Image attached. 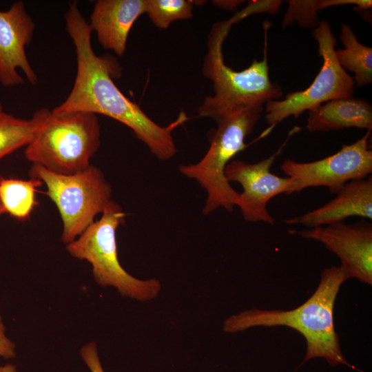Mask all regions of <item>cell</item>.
I'll use <instances>...</instances> for the list:
<instances>
[{"label": "cell", "mask_w": 372, "mask_h": 372, "mask_svg": "<svg viewBox=\"0 0 372 372\" xmlns=\"http://www.w3.org/2000/svg\"><path fill=\"white\" fill-rule=\"evenodd\" d=\"M64 18L75 47L77 70L70 93L52 113L83 112L107 116L130 128L158 160L172 158L177 149L172 131L178 123L161 126L121 92L112 79L121 74L119 65L112 58L95 54L91 42L93 31L76 1L69 4Z\"/></svg>", "instance_id": "obj_1"}, {"label": "cell", "mask_w": 372, "mask_h": 372, "mask_svg": "<svg viewBox=\"0 0 372 372\" xmlns=\"http://www.w3.org/2000/svg\"><path fill=\"white\" fill-rule=\"evenodd\" d=\"M351 276L344 265L324 269L312 296L291 310L252 309L225 320L223 331L236 333L255 327L285 326L292 328L306 340L302 363L317 358L333 366L343 364L353 368L343 355L333 322V307L340 287Z\"/></svg>", "instance_id": "obj_2"}, {"label": "cell", "mask_w": 372, "mask_h": 372, "mask_svg": "<svg viewBox=\"0 0 372 372\" xmlns=\"http://www.w3.org/2000/svg\"><path fill=\"white\" fill-rule=\"evenodd\" d=\"M235 21L230 19L213 25L207 38L203 74L212 83L213 95L205 98L198 110V116L216 122L235 112L263 107L264 104L282 96L280 85L271 81L265 39L263 59L254 60L246 69L237 71L227 65L222 51L223 43Z\"/></svg>", "instance_id": "obj_3"}, {"label": "cell", "mask_w": 372, "mask_h": 372, "mask_svg": "<svg viewBox=\"0 0 372 372\" xmlns=\"http://www.w3.org/2000/svg\"><path fill=\"white\" fill-rule=\"evenodd\" d=\"M96 115L74 112L54 114L47 109L43 121L25 149V158L60 174H73L90 166L100 145Z\"/></svg>", "instance_id": "obj_4"}, {"label": "cell", "mask_w": 372, "mask_h": 372, "mask_svg": "<svg viewBox=\"0 0 372 372\" xmlns=\"http://www.w3.org/2000/svg\"><path fill=\"white\" fill-rule=\"evenodd\" d=\"M263 107L241 110L216 121L217 128L205 156L197 163L180 165V172L194 180L204 189L207 196L203 214L208 215L223 207L231 212L239 197L225 177L226 166L247 145L245 138L252 133Z\"/></svg>", "instance_id": "obj_5"}, {"label": "cell", "mask_w": 372, "mask_h": 372, "mask_svg": "<svg viewBox=\"0 0 372 372\" xmlns=\"http://www.w3.org/2000/svg\"><path fill=\"white\" fill-rule=\"evenodd\" d=\"M126 214L112 200L97 221L91 223L66 249L73 257L86 260L92 267L95 281L102 287H114L125 297L146 301L156 298L161 283L154 278L139 280L121 265L117 254L116 231L125 223Z\"/></svg>", "instance_id": "obj_6"}, {"label": "cell", "mask_w": 372, "mask_h": 372, "mask_svg": "<svg viewBox=\"0 0 372 372\" xmlns=\"http://www.w3.org/2000/svg\"><path fill=\"white\" fill-rule=\"evenodd\" d=\"M30 173L45 185L46 194L56 205L63 223L61 240L66 244L79 236L112 200L110 183L92 165L76 174H60L33 164Z\"/></svg>", "instance_id": "obj_7"}, {"label": "cell", "mask_w": 372, "mask_h": 372, "mask_svg": "<svg viewBox=\"0 0 372 372\" xmlns=\"http://www.w3.org/2000/svg\"><path fill=\"white\" fill-rule=\"evenodd\" d=\"M318 44L322 66L312 83L305 90L289 93L282 100L265 103V118L269 130L289 116L298 118L303 112L329 101L353 96V77L338 63L335 54L336 40L326 20L313 30Z\"/></svg>", "instance_id": "obj_8"}, {"label": "cell", "mask_w": 372, "mask_h": 372, "mask_svg": "<svg viewBox=\"0 0 372 372\" xmlns=\"http://www.w3.org/2000/svg\"><path fill=\"white\" fill-rule=\"evenodd\" d=\"M371 132L367 130L355 143L343 144L338 152L318 161L300 163L285 160L280 168L291 180L287 194L310 187H327L331 193L337 194L347 183L371 174Z\"/></svg>", "instance_id": "obj_9"}, {"label": "cell", "mask_w": 372, "mask_h": 372, "mask_svg": "<svg viewBox=\"0 0 372 372\" xmlns=\"http://www.w3.org/2000/svg\"><path fill=\"white\" fill-rule=\"evenodd\" d=\"M300 130L295 127L279 149L268 158L256 163L241 160L231 161L225 167V177L230 182H237L242 187L236 206L243 218L249 222L274 223L267 209L268 202L280 194H287L290 187L289 177H280L271 172V167L289 138Z\"/></svg>", "instance_id": "obj_10"}, {"label": "cell", "mask_w": 372, "mask_h": 372, "mask_svg": "<svg viewBox=\"0 0 372 372\" xmlns=\"http://www.w3.org/2000/svg\"><path fill=\"white\" fill-rule=\"evenodd\" d=\"M303 238L319 241L336 254L351 278L372 285V227L362 220L344 222L296 231Z\"/></svg>", "instance_id": "obj_11"}, {"label": "cell", "mask_w": 372, "mask_h": 372, "mask_svg": "<svg viewBox=\"0 0 372 372\" xmlns=\"http://www.w3.org/2000/svg\"><path fill=\"white\" fill-rule=\"evenodd\" d=\"M34 27L22 1L14 2L6 11H0V83L3 86H16L24 82L18 70L30 83L37 84L38 76L25 53Z\"/></svg>", "instance_id": "obj_12"}, {"label": "cell", "mask_w": 372, "mask_h": 372, "mask_svg": "<svg viewBox=\"0 0 372 372\" xmlns=\"http://www.w3.org/2000/svg\"><path fill=\"white\" fill-rule=\"evenodd\" d=\"M145 10V0H98L89 25L104 48L121 56L133 24Z\"/></svg>", "instance_id": "obj_13"}, {"label": "cell", "mask_w": 372, "mask_h": 372, "mask_svg": "<svg viewBox=\"0 0 372 372\" xmlns=\"http://www.w3.org/2000/svg\"><path fill=\"white\" fill-rule=\"evenodd\" d=\"M333 200L304 215L285 220L289 225L309 227L344 222L351 216L372 218V179L353 180L347 183Z\"/></svg>", "instance_id": "obj_14"}, {"label": "cell", "mask_w": 372, "mask_h": 372, "mask_svg": "<svg viewBox=\"0 0 372 372\" xmlns=\"http://www.w3.org/2000/svg\"><path fill=\"white\" fill-rule=\"evenodd\" d=\"M308 111L307 128L311 132L349 127L372 129L371 105L361 98L333 99Z\"/></svg>", "instance_id": "obj_15"}, {"label": "cell", "mask_w": 372, "mask_h": 372, "mask_svg": "<svg viewBox=\"0 0 372 372\" xmlns=\"http://www.w3.org/2000/svg\"><path fill=\"white\" fill-rule=\"evenodd\" d=\"M340 39L344 48L335 51L340 65L345 70L354 73L356 86L372 82V48L358 41L350 25L342 23Z\"/></svg>", "instance_id": "obj_16"}, {"label": "cell", "mask_w": 372, "mask_h": 372, "mask_svg": "<svg viewBox=\"0 0 372 372\" xmlns=\"http://www.w3.org/2000/svg\"><path fill=\"white\" fill-rule=\"evenodd\" d=\"M47 109L38 110L30 119L6 112L0 117V159L30 143L43 121Z\"/></svg>", "instance_id": "obj_17"}, {"label": "cell", "mask_w": 372, "mask_h": 372, "mask_svg": "<svg viewBox=\"0 0 372 372\" xmlns=\"http://www.w3.org/2000/svg\"><path fill=\"white\" fill-rule=\"evenodd\" d=\"M38 179L21 180L0 178V203L5 212L19 220L28 218L37 205Z\"/></svg>", "instance_id": "obj_18"}, {"label": "cell", "mask_w": 372, "mask_h": 372, "mask_svg": "<svg viewBox=\"0 0 372 372\" xmlns=\"http://www.w3.org/2000/svg\"><path fill=\"white\" fill-rule=\"evenodd\" d=\"M194 1L191 0H145V13L160 29H166L175 21L193 17Z\"/></svg>", "instance_id": "obj_19"}, {"label": "cell", "mask_w": 372, "mask_h": 372, "mask_svg": "<svg viewBox=\"0 0 372 372\" xmlns=\"http://www.w3.org/2000/svg\"><path fill=\"white\" fill-rule=\"evenodd\" d=\"M289 8L282 21V25L287 26L297 21L302 27H317L320 23L317 12L320 10L318 1H288Z\"/></svg>", "instance_id": "obj_20"}, {"label": "cell", "mask_w": 372, "mask_h": 372, "mask_svg": "<svg viewBox=\"0 0 372 372\" xmlns=\"http://www.w3.org/2000/svg\"><path fill=\"white\" fill-rule=\"evenodd\" d=\"M282 1H249L247 6L233 16L235 23L254 14L267 12L274 14L279 10Z\"/></svg>", "instance_id": "obj_21"}, {"label": "cell", "mask_w": 372, "mask_h": 372, "mask_svg": "<svg viewBox=\"0 0 372 372\" xmlns=\"http://www.w3.org/2000/svg\"><path fill=\"white\" fill-rule=\"evenodd\" d=\"M80 355L91 372H104L94 342L84 345L80 351Z\"/></svg>", "instance_id": "obj_22"}, {"label": "cell", "mask_w": 372, "mask_h": 372, "mask_svg": "<svg viewBox=\"0 0 372 372\" xmlns=\"http://www.w3.org/2000/svg\"><path fill=\"white\" fill-rule=\"evenodd\" d=\"M6 329L0 315V356L6 359L16 356L15 344L5 333Z\"/></svg>", "instance_id": "obj_23"}, {"label": "cell", "mask_w": 372, "mask_h": 372, "mask_svg": "<svg viewBox=\"0 0 372 372\" xmlns=\"http://www.w3.org/2000/svg\"><path fill=\"white\" fill-rule=\"evenodd\" d=\"M242 2L243 1H214L213 3L222 9L233 10Z\"/></svg>", "instance_id": "obj_24"}, {"label": "cell", "mask_w": 372, "mask_h": 372, "mask_svg": "<svg viewBox=\"0 0 372 372\" xmlns=\"http://www.w3.org/2000/svg\"><path fill=\"white\" fill-rule=\"evenodd\" d=\"M0 372H17L16 366L12 364H6L0 366Z\"/></svg>", "instance_id": "obj_25"}, {"label": "cell", "mask_w": 372, "mask_h": 372, "mask_svg": "<svg viewBox=\"0 0 372 372\" xmlns=\"http://www.w3.org/2000/svg\"><path fill=\"white\" fill-rule=\"evenodd\" d=\"M4 113H5V112L3 111V106H2L1 103H0V117L2 115H3Z\"/></svg>", "instance_id": "obj_26"}, {"label": "cell", "mask_w": 372, "mask_h": 372, "mask_svg": "<svg viewBox=\"0 0 372 372\" xmlns=\"http://www.w3.org/2000/svg\"><path fill=\"white\" fill-rule=\"evenodd\" d=\"M4 213H6V212H5V210H4V209H3V206H2V205H1V203H0V216H1V214H4Z\"/></svg>", "instance_id": "obj_27"}]
</instances>
